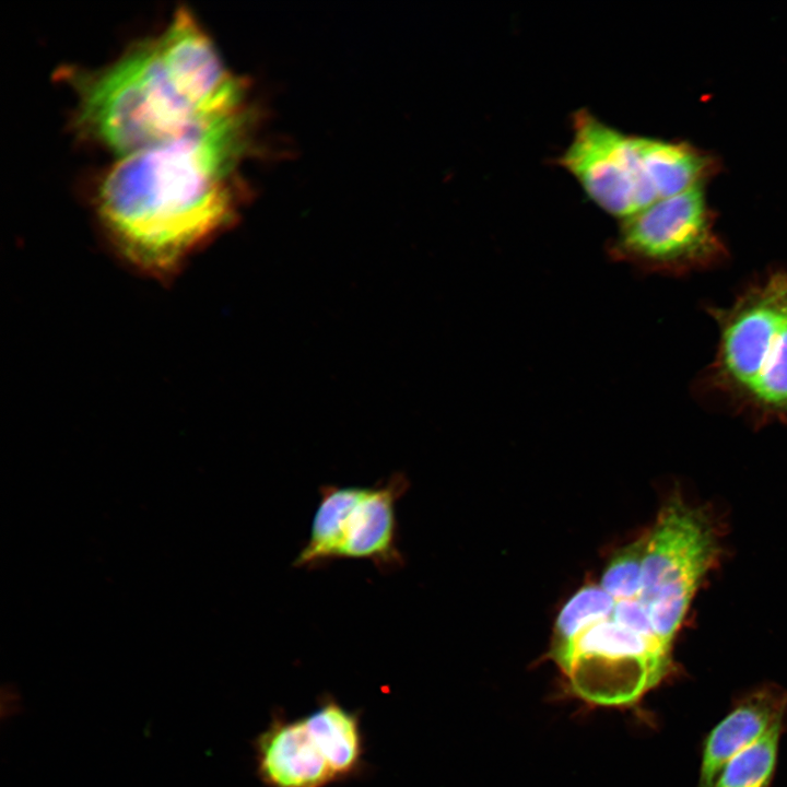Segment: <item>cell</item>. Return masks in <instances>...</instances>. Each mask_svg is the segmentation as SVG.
<instances>
[{
    "mask_svg": "<svg viewBox=\"0 0 787 787\" xmlns=\"http://www.w3.org/2000/svg\"><path fill=\"white\" fill-rule=\"evenodd\" d=\"M245 126L244 110L219 116L119 156L106 169L96 188V214L125 262L169 280L233 221V176Z\"/></svg>",
    "mask_w": 787,
    "mask_h": 787,
    "instance_id": "cell-1",
    "label": "cell"
},
{
    "mask_svg": "<svg viewBox=\"0 0 787 787\" xmlns=\"http://www.w3.org/2000/svg\"><path fill=\"white\" fill-rule=\"evenodd\" d=\"M79 128L116 155L158 144L210 119L191 102L160 35L96 70H69ZM213 119V118H212Z\"/></svg>",
    "mask_w": 787,
    "mask_h": 787,
    "instance_id": "cell-2",
    "label": "cell"
},
{
    "mask_svg": "<svg viewBox=\"0 0 787 787\" xmlns=\"http://www.w3.org/2000/svg\"><path fill=\"white\" fill-rule=\"evenodd\" d=\"M718 327L708 388L757 424L787 425V270L770 272L727 307H708Z\"/></svg>",
    "mask_w": 787,
    "mask_h": 787,
    "instance_id": "cell-3",
    "label": "cell"
},
{
    "mask_svg": "<svg viewBox=\"0 0 787 787\" xmlns=\"http://www.w3.org/2000/svg\"><path fill=\"white\" fill-rule=\"evenodd\" d=\"M410 485L403 472L368 486L320 485L309 536L292 565L313 571L351 559L369 561L383 574L402 568L396 506Z\"/></svg>",
    "mask_w": 787,
    "mask_h": 787,
    "instance_id": "cell-4",
    "label": "cell"
},
{
    "mask_svg": "<svg viewBox=\"0 0 787 787\" xmlns=\"http://www.w3.org/2000/svg\"><path fill=\"white\" fill-rule=\"evenodd\" d=\"M616 248L646 267L677 274L709 269L727 256L700 184L625 218Z\"/></svg>",
    "mask_w": 787,
    "mask_h": 787,
    "instance_id": "cell-5",
    "label": "cell"
},
{
    "mask_svg": "<svg viewBox=\"0 0 787 787\" xmlns=\"http://www.w3.org/2000/svg\"><path fill=\"white\" fill-rule=\"evenodd\" d=\"M719 543L709 516L673 496L646 535L639 601L660 599L684 607L717 560Z\"/></svg>",
    "mask_w": 787,
    "mask_h": 787,
    "instance_id": "cell-6",
    "label": "cell"
},
{
    "mask_svg": "<svg viewBox=\"0 0 787 787\" xmlns=\"http://www.w3.org/2000/svg\"><path fill=\"white\" fill-rule=\"evenodd\" d=\"M573 122L574 138L560 164L599 207L625 219L659 200L632 137L587 110L576 113Z\"/></svg>",
    "mask_w": 787,
    "mask_h": 787,
    "instance_id": "cell-7",
    "label": "cell"
},
{
    "mask_svg": "<svg viewBox=\"0 0 787 787\" xmlns=\"http://www.w3.org/2000/svg\"><path fill=\"white\" fill-rule=\"evenodd\" d=\"M256 771L267 787H327L338 783L303 717L273 715L254 741Z\"/></svg>",
    "mask_w": 787,
    "mask_h": 787,
    "instance_id": "cell-8",
    "label": "cell"
},
{
    "mask_svg": "<svg viewBox=\"0 0 787 787\" xmlns=\"http://www.w3.org/2000/svg\"><path fill=\"white\" fill-rule=\"evenodd\" d=\"M787 692L766 685L749 693L709 731L703 744L697 787H712L737 753L784 723Z\"/></svg>",
    "mask_w": 787,
    "mask_h": 787,
    "instance_id": "cell-9",
    "label": "cell"
},
{
    "mask_svg": "<svg viewBox=\"0 0 787 787\" xmlns=\"http://www.w3.org/2000/svg\"><path fill=\"white\" fill-rule=\"evenodd\" d=\"M550 657L562 671L577 659L642 662L665 676L671 666L670 648L622 627L612 619L594 624Z\"/></svg>",
    "mask_w": 787,
    "mask_h": 787,
    "instance_id": "cell-10",
    "label": "cell"
},
{
    "mask_svg": "<svg viewBox=\"0 0 787 787\" xmlns=\"http://www.w3.org/2000/svg\"><path fill=\"white\" fill-rule=\"evenodd\" d=\"M303 718L338 782L355 777L363 771L364 738L356 710L326 695Z\"/></svg>",
    "mask_w": 787,
    "mask_h": 787,
    "instance_id": "cell-11",
    "label": "cell"
},
{
    "mask_svg": "<svg viewBox=\"0 0 787 787\" xmlns=\"http://www.w3.org/2000/svg\"><path fill=\"white\" fill-rule=\"evenodd\" d=\"M644 171L658 199L679 195L700 184L705 160L683 144L633 138Z\"/></svg>",
    "mask_w": 787,
    "mask_h": 787,
    "instance_id": "cell-12",
    "label": "cell"
},
{
    "mask_svg": "<svg viewBox=\"0 0 787 787\" xmlns=\"http://www.w3.org/2000/svg\"><path fill=\"white\" fill-rule=\"evenodd\" d=\"M783 724L775 725L757 741L732 756L712 787H771Z\"/></svg>",
    "mask_w": 787,
    "mask_h": 787,
    "instance_id": "cell-13",
    "label": "cell"
},
{
    "mask_svg": "<svg viewBox=\"0 0 787 787\" xmlns=\"http://www.w3.org/2000/svg\"><path fill=\"white\" fill-rule=\"evenodd\" d=\"M614 604L615 600L600 585L582 587L556 618L550 655L567 647L594 624L611 620Z\"/></svg>",
    "mask_w": 787,
    "mask_h": 787,
    "instance_id": "cell-14",
    "label": "cell"
},
{
    "mask_svg": "<svg viewBox=\"0 0 787 787\" xmlns=\"http://www.w3.org/2000/svg\"><path fill=\"white\" fill-rule=\"evenodd\" d=\"M646 535L615 551L601 576L600 586L615 601L638 598Z\"/></svg>",
    "mask_w": 787,
    "mask_h": 787,
    "instance_id": "cell-15",
    "label": "cell"
},
{
    "mask_svg": "<svg viewBox=\"0 0 787 787\" xmlns=\"http://www.w3.org/2000/svg\"><path fill=\"white\" fill-rule=\"evenodd\" d=\"M612 620L622 627L665 645L655 634L648 615L638 598L616 600ZM672 649L671 647H668Z\"/></svg>",
    "mask_w": 787,
    "mask_h": 787,
    "instance_id": "cell-16",
    "label": "cell"
}]
</instances>
